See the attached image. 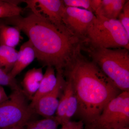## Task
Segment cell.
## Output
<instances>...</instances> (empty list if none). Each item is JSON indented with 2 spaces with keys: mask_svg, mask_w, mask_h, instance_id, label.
I'll return each mask as SVG.
<instances>
[{
  "mask_svg": "<svg viewBox=\"0 0 129 129\" xmlns=\"http://www.w3.org/2000/svg\"><path fill=\"white\" fill-rule=\"evenodd\" d=\"M129 91H122L112 99L99 117L85 129H117L129 127Z\"/></svg>",
  "mask_w": 129,
  "mask_h": 129,
  "instance_id": "obj_6",
  "label": "cell"
},
{
  "mask_svg": "<svg viewBox=\"0 0 129 129\" xmlns=\"http://www.w3.org/2000/svg\"><path fill=\"white\" fill-rule=\"evenodd\" d=\"M44 74L42 68H34L25 74L22 82V90L29 100H32L38 90Z\"/></svg>",
  "mask_w": 129,
  "mask_h": 129,
  "instance_id": "obj_11",
  "label": "cell"
},
{
  "mask_svg": "<svg viewBox=\"0 0 129 129\" xmlns=\"http://www.w3.org/2000/svg\"><path fill=\"white\" fill-rule=\"evenodd\" d=\"M117 129H129V127H124V128H118Z\"/></svg>",
  "mask_w": 129,
  "mask_h": 129,
  "instance_id": "obj_27",
  "label": "cell"
},
{
  "mask_svg": "<svg viewBox=\"0 0 129 129\" xmlns=\"http://www.w3.org/2000/svg\"><path fill=\"white\" fill-rule=\"evenodd\" d=\"M9 98L2 86L0 85V104L7 101Z\"/></svg>",
  "mask_w": 129,
  "mask_h": 129,
  "instance_id": "obj_25",
  "label": "cell"
},
{
  "mask_svg": "<svg viewBox=\"0 0 129 129\" xmlns=\"http://www.w3.org/2000/svg\"><path fill=\"white\" fill-rule=\"evenodd\" d=\"M73 90L72 83L69 80H67L66 85L59 100L56 116L55 117L59 125H62L63 124L69 99Z\"/></svg>",
  "mask_w": 129,
  "mask_h": 129,
  "instance_id": "obj_16",
  "label": "cell"
},
{
  "mask_svg": "<svg viewBox=\"0 0 129 129\" xmlns=\"http://www.w3.org/2000/svg\"><path fill=\"white\" fill-rule=\"evenodd\" d=\"M23 90H14L7 101L0 104V129L23 128L36 113Z\"/></svg>",
  "mask_w": 129,
  "mask_h": 129,
  "instance_id": "obj_5",
  "label": "cell"
},
{
  "mask_svg": "<svg viewBox=\"0 0 129 129\" xmlns=\"http://www.w3.org/2000/svg\"><path fill=\"white\" fill-rule=\"evenodd\" d=\"M84 125V122L83 120L79 121L70 120L62 125V127L60 129H83Z\"/></svg>",
  "mask_w": 129,
  "mask_h": 129,
  "instance_id": "obj_23",
  "label": "cell"
},
{
  "mask_svg": "<svg viewBox=\"0 0 129 129\" xmlns=\"http://www.w3.org/2000/svg\"><path fill=\"white\" fill-rule=\"evenodd\" d=\"M63 2L65 6L80 8H82L92 12L90 0H63Z\"/></svg>",
  "mask_w": 129,
  "mask_h": 129,
  "instance_id": "obj_22",
  "label": "cell"
},
{
  "mask_svg": "<svg viewBox=\"0 0 129 129\" xmlns=\"http://www.w3.org/2000/svg\"><path fill=\"white\" fill-rule=\"evenodd\" d=\"M57 81L51 92L42 97L33 107L36 113L45 118L54 117L57 109L59 100L66 85V81L62 74L57 73Z\"/></svg>",
  "mask_w": 129,
  "mask_h": 129,
  "instance_id": "obj_9",
  "label": "cell"
},
{
  "mask_svg": "<svg viewBox=\"0 0 129 129\" xmlns=\"http://www.w3.org/2000/svg\"><path fill=\"white\" fill-rule=\"evenodd\" d=\"M118 18H119L118 20L124 29L128 36H129V1H127L125 3Z\"/></svg>",
  "mask_w": 129,
  "mask_h": 129,
  "instance_id": "obj_21",
  "label": "cell"
},
{
  "mask_svg": "<svg viewBox=\"0 0 129 129\" xmlns=\"http://www.w3.org/2000/svg\"><path fill=\"white\" fill-rule=\"evenodd\" d=\"M22 2L27 4V7L32 12L37 13L44 16L61 30L70 32L63 22V15L66 7L63 1L27 0Z\"/></svg>",
  "mask_w": 129,
  "mask_h": 129,
  "instance_id": "obj_7",
  "label": "cell"
},
{
  "mask_svg": "<svg viewBox=\"0 0 129 129\" xmlns=\"http://www.w3.org/2000/svg\"><path fill=\"white\" fill-rule=\"evenodd\" d=\"M22 1L0 0V19L21 15L24 9L18 6Z\"/></svg>",
  "mask_w": 129,
  "mask_h": 129,
  "instance_id": "obj_17",
  "label": "cell"
},
{
  "mask_svg": "<svg viewBox=\"0 0 129 129\" xmlns=\"http://www.w3.org/2000/svg\"><path fill=\"white\" fill-rule=\"evenodd\" d=\"M78 106L77 98L73 90V91L70 94L69 99L67 110L64 116L63 124L70 121L71 118L77 112Z\"/></svg>",
  "mask_w": 129,
  "mask_h": 129,
  "instance_id": "obj_20",
  "label": "cell"
},
{
  "mask_svg": "<svg viewBox=\"0 0 129 129\" xmlns=\"http://www.w3.org/2000/svg\"><path fill=\"white\" fill-rule=\"evenodd\" d=\"M23 128L19 127H13L5 129H23Z\"/></svg>",
  "mask_w": 129,
  "mask_h": 129,
  "instance_id": "obj_26",
  "label": "cell"
},
{
  "mask_svg": "<svg viewBox=\"0 0 129 129\" xmlns=\"http://www.w3.org/2000/svg\"><path fill=\"white\" fill-rule=\"evenodd\" d=\"M92 61L121 91H129V50L92 47Z\"/></svg>",
  "mask_w": 129,
  "mask_h": 129,
  "instance_id": "obj_3",
  "label": "cell"
},
{
  "mask_svg": "<svg viewBox=\"0 0 129 129\" xmlns=\"http://www.w3.org/2000/svg\"><path fill=\"white\" fill-rule=\"evenodd\" d=\"M55 71V69L53 67L51 66L47 67L38 90L30 103V106L32 108L42 97L51 92L55 88L57 81Z\"/></svg>",
  "mask_w": 129,
  "mask_h": 129,
  "instance_id": "obj_12",
  "label": "cell"
},
{
  "mask_svg": "<svg viewBox=\"0 0 129 129\" xmlns=\"http://www.w3.org/2000/svg\"><path fill=\"white\" fill-rule=\"evenodd\" d=\"M20 32L19 29L16 26L0 22V46L15 48L20 41Z\"/></svg>",
  "mask_w": 129,
  "mask_h": 129,
  "instance_id": "obj_14",
  "label": "cell"
},
{
  "mask_svg": "<svg viewBox=\"0 0 129 129\" xmlns=\"http://www.w3.org/2000/svg\"><path fill=\"white\" fill-rule=\"evenodd\" d=\"M59 125L55 117L32 120L27 125V129H57Z\"/></svg>",
  "mask_w": 129,
  "mask_h": 129,
  "instance_id": "obj_18",
  "label": "cell"
},
{
  "mask_svg": "<svg viewBox=\"0 0 129 129\" xmlns=\"http://www.w3.org/2000/svg\"><path fill=\"white\" fill-rule=\"evenodd\" d=\"M18 55L15 48L0 46V68L9 73L13 68Z\"/></svg>",
  "mask_w": 129,
  "mask_h": 129,
  "instance_id": "obj_15",
  "label": "cell"
},
{
  "mask_svg": "<svg viewBox=\"0 0 129 129\" xmlns=\"http://www.w3.org/2000/svg\"><path fill=\"white\" fill-rule=\"evenodd\" d=\"M125 0H102L101 7L95 13V15L111 19H117Z\"/></svg>",
  "mask_w": 129,
  "mask_h": 129,
  "instance_id": "obj_13",
  "label": "cell"
},
{
  "mask_svg": "<svg viewBox=\"0 0 129 129\" xmlns=\"http://www.w3.org/2000/svg\"><path fill=\"white\" fill-rule=\"evenodd\" d=\"M85 37L94 48L129 50V36L118 19H108L95 14Z\"/></svg>",
  "mask_w": 129,
  "mask_h": 129,
  "instance_id": "obj_4",
  "label": "cell"
},
{
  "mask_svg": "<svg viewBox=\"0 0 129 129\" xmlns=\"http://www.w3.org/2000/svg\"><path fill=\"white\" fill-rule=\"evenodd\" d=\"M72 83L83 122L94 121L112 99L122 91L92 61L79 52L63 74Z\"/></svg>",
  "mask_w": 129,
  "mask_h": 129,
  "instance_id": "obj_2",
  "label": "cell"
},
{
  "mask_svg": "<svg viewBox=\"0 0 129 129\" xmlns=\"http://www.w3.org/2000/svg\"><path fill=\"white\" fill-rule=\"evenodd\" d=\"M0 22L19 28L28 37L39 62L44 67H53L63 75L80 51L79 38L61 30L37 13L1 19Z\"/></svg>",
  "mask_w": 129,
  "mask_h": 129,
  "instance_id": "obj_1",
  "label": "cell"
},
{
  "mask_svg": "<svg viewBox=\"0 0 129 129\" xmlns=\"http://www.w3.org/2000/svg\"><path fill=\"white\" fill-rule=\"evenodd\" d=\"M102 0H90L91 6L93 13L96 12L101 7Z\"/></svg>",
  "mask_w": 129,
  "mask_h": 129,
  "instance_id": "obj_24",
  "label": "cell"
},
{
  "mask_svg": "<svg viewBox=\"0 0 129 129\" xmlns=\"http://www.w3.org/2000/svg\"><path fill=\"white\" fill-rule=\"evenodd\" d=\"M36 58V53L29 40L25 42L22 45L19 51L16 62L9 75L15 78L24 69L28 67Z\"/></svg>",
  "mask_w": 129,
  "mask_h": 129,
  "instance_id": "obj_10",
  "label": "cell"
},
{
  "mask_svg": "<svg viewBox=\"0 0 129 129\" xmlns=\"http://www.w3.org/2000/svg\"><path fill=\"white\" fill-rule=\"evenodd\" d=\"M0 85L9 87L12 90H23L18 84L16 79L12 78L4 70L0 68Z\"/></svg>",
  "mask_w": 129,
  "mask_h": 129,
  "instance_id": "obj_19",
  "label": "cell"
},
{
  "mask_svg": "<svg viewBox=\"0 0 129 129\" xmlns=\"http://www.w3.org/2000/svg\"><path fill=\"white\" fill-rule=\"evenodd\" d=\"M92 12L78 8L66 7L63 22L72 34L78 37H85L86 31L94 17Z\"/></svg>",
  "mask_w": 129,
  "mask_h": 129,
  "instance_id": "obj_8",
  "label": "cell"
}]
</instances>
